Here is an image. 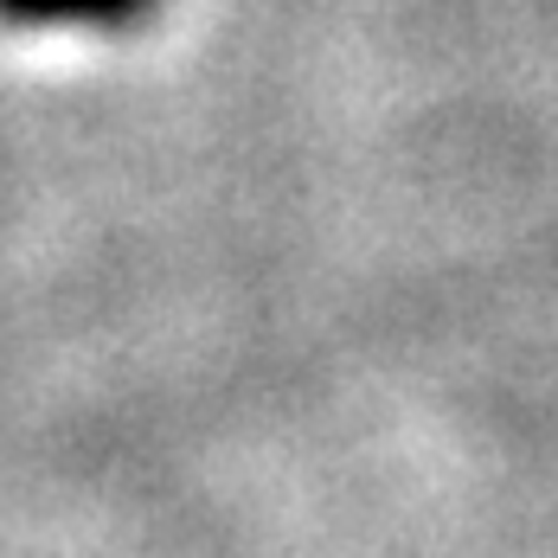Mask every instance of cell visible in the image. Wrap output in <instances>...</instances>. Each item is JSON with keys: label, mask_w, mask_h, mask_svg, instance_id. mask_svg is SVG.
I'll return each instance as SVG.
<instances>
[{"label": "cell", "mask_w": 558, "mask_h": 558, "mask_svg": "<svg viewBox=\"0 0 558 558\" xmlns=\"http://www.w3.org/2000/svg\"><path fill=\"white\" fill-rule=\"evenodd\" d=\"M161 0H0V26H84V33H135Z\"/></svg>", "instance_id": "6da1fadb"}]
</instances>
